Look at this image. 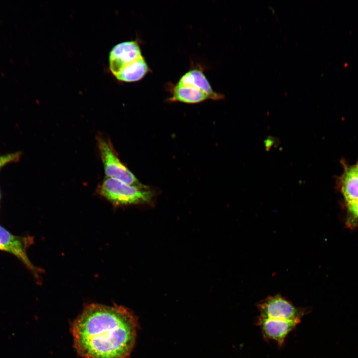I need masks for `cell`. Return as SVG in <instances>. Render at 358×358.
Here are the masks:
<instances>
[{
	"instance_id": "cell-5",
	"label": "cell",
	"mask_w": 358,
	"mask_h": 358,
	"mask_svg": "<svg viewBox=\"0 0 358 358\" xmlns=\"http://www.w3.org/2000/svg\"><path fill=\"white\" fill-rule=\"evenodd\" d=\"M340 186L346 208V226L358 228V163L346 167Z\"/></svg>"
},
{
	"instance_id": "cell-6",
	"label": "cell",
	"mask_w": 358,
	"mask_h": 358,
	"mask_svg": "<svg viewBox=\"0 0 358 358\" xmlns=\"http://www.w3.org/2000/svg\"><path fill=\"white\" fill-rule=\"evenodd\" d=\"M33 243V238L31 236L14 235L0 225V250L16 257L31 271L36 280L40 282L42 270L32 263L27 253L28 248Z\"/></svg>"
},
{
	"instance_id": "cell-14",
	"label": "cell",
	"mask_w": 358,
	"mask_h": 358,
	"mask_svg": "<svg viewBox=\"0 0 358 358\" xmlns=\"http://www.w3.org/2000/svg\"><path fill=\"white\" fill-rule=\"evenodd\" d=\"M0 200H1V192L0 190Z\"/></svg>"
},
{
	"instance_id": "cell-3",
	"label": "cell",
	"mask_w": 358,
	"mask_h": 358,
	"mask_svg": "<svg viewBox=\"0 0 358 358\" xmlns=\"http://www.w3.org/2000/svg\"><path fill=\"white\" fill-rule=\"evenodd\" d=\"M97 144L107 177L139 188H147L120 161L109 141L98 136Z\"/></svg>"
},
{
	"instance_id": "cell-7",
	"label": "cell",
	"mask_w": 358,
	"mask_h": 358,
	"mask_svg": "<svg viewBox=\"0 0 358 358\" xmlns=\"http://www.w3.org/2000/svg\"><path fill=\"white\" fill-rule=\"evenodd\" d=\"M301 322V320H285L258 316L256 318L255 324L260 328L264 340L268 342L273 341L281 348L288 335Z\"/></svg>"
},
{
	"instance_id": "cell-8",
	"label": "cell",
	"mask_w": 358,
	"mask_h": 358,
	"mask_svg": "<svg viewBox=\"0 0 358 358\" xmlns=\"http://www.w3.org/2000/svg\"><path fill=\"white\" fill-rule=\"evenodd\" d=\"M138 42L135 40L118 43L109 55V69L115 76L123 68L142 57Z\"/></svg>"
},
{
	"instance_id": "cell-4",
	"label": "cell",
	"mask_w": 358,
	"mask_h": 358,
	"mask_svg": "<svg viewBox=\"0 0 358 358\" xmlns=\"http://www.w3.org/2000/svg\"><path fill=\"white\" fill-rule=\"evenodd\" d=\"M259 316L267 318L301 320L310 312L309 307H297L280 294L268 296L256 304Z\"/></svg>"
},
{
	"instance_id": "cell-1",
	"label": "cell",
	"mask_w": 358,
	"mask_h": 358,
	"mask_svg": "<svg viewBox=\"0 0 358 358\" xmlns=\"http://www.w3.org/2000/svg\"><path fill=\"white\" fill-rule=\"evenodd\" d=\"M138 319L122 306L90 304L74 322V346L84 358H129L134 347Z\"/></svg>"
},
{
	"instance_id": "cell-10",
	"label": "cell",
	"mask_w": 358,
	"mask_h": 358,
	"mask_svg": "<svg viewBox=\"0 0 358 358\" xmlns=\"http://www.w3.org/2000/svg\"><path fill=\"white\" fill-rule=\"evenodd\" d=\"M178 83L194 85L204 92L209 99L219 100L224 98V95L213 90L203 72L199 68L192 69L185 73Z\"/></svg>"
},
{
	"instance_id": "cell-13",
	"label": "cell",
	"mask_w": 358,
	"mask_h": 358,
	"mask_svg": "<svg viewBox=\"0 0 358 358\" xmlns=\"http://www.w3.org/2000/svg\"><path fill=\"white\" fill-rule=\"evenodd\" d=\"M264 146L266 150L268 152L273 146H277L279 144V140L278 138L269 136L264 141Z\"/></svg>"
},
{
	"instance_id": "cell-12",
	"label": "cell",
	"mask_w": 358,
	"mask_h": 358,
	"mask_svg": "<svg viewBox=\"0 0 358 358\" xmlns=\"http://www.w3.org/2000/svg\"><path fill=\"white\" fill-rule=\"evenodd\" d=\"M21 155V152H16L0 155V172L6 165L18 162L20 160Z\"/></svg>"
},
{
	"instance_id": "cell-11",
	"label": "cell",
	"mask_w": 358,
	"mask_h": 358,
	"mask_svg": "<svg viewBox=\"0 0 358 358\" xmlns=\"http://www.w3.org/2000/svg\"><path fill=\"white\" fill-rule=\"evenodd\" d=\"M150 71L143 56L123 68L115 76L118 81L133 82L139 81Z\"/></svg>"
},
{
	"instance_id": "cell-2",
	"label": "cell",
	"mask_w": 358,
	"mask_h": 358,
	"mask_svg": "<svg viewBox=\"0 0 358 358\" xmlns=\"http://www.w3.org/2000/svg\"><path fill=\"white\" fill-rule=\"evenodd\" d=\"M98 192L115 207L150 203L153 197L148 188L136 187L109 177L99 185Z\"/></svg>"
},
{
	"instance_id": "cell-9",
	"label": "cell",
	"mask_w": 358,
	"mask_h": 358,
	"mask_svg": "<svg viewBox=\"0 0 358 358\" xmlns=\"http://www.w3.org/2000/svg\"><path fill=\"white\" fill-rule=\"evenodd\" d=\"M209 99L207 95L201 90L191 84L177 83L172 88L170 102H180L188 104H196Z\"/></svg>"
}]
</instances>
